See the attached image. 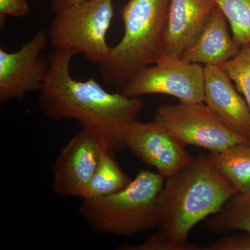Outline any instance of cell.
<instances>
[{"label":"cell","instance_id":"obj_6","mask_svg":"<svg viewBox=\"0 0 250 250\" xmlns=\"http://www.w3.org/2000/svg\"><path fill=\"white\" fill-rule=\"evenodd\" d=\"M154 121L185 147L193 146L219 152L250 141L224 124L204 102L160 105Z\"/></svg>","mask_w":250,"mask_h":250},{"label":"cell","instance_id":"obj_5","mask_svg":"<svg viewBox=\"0 0 250 250\" xmlns=\"http://www.w3.org/2000/svg\"><path fill=\"white\" fill-rule=\"evenodd\" d=\"M113 16V0H85L64 8L54 14L47 33L49 44L54 50L83 54L100 66L111 49L106 34Z\"/></svg>","mask_w":250,"mask_h":250},{"label":"cell","instance_id":"obj_13","mask_svg":"<svg viewBox=\"0 0 250 250\" xmlns=\"http://www.w3.org/2000/svg\"><path fill=\"white\" fill-rule=\"evenodd\" d=\"M228 21L218 6L203 29L182 55L187 62L205 65H219L233 58L241 47L228 30Z\"/></svg>","mask_w":250,"mask_h":250},{"label":"cell","instance_id":"obj_12","mask_svg":"<svg viewBox=\"0 0 250 250\" xmlns=\"http://www.w3.org/2000/svg\"><path fill=\"white\" fill-rule=\"evenodd\" d=\"M215 0H170L165 34V54L182 57L196 40Z\"/></svg>","mask_w":250,"mask_h":250},{"label":"cell","instance_id":"obj_4","mask_svg":"<svg viewBox=\"0 0 250 250\" xmlns=\"http://www.w3.org/2000/svg\"><path fill=\"white\" fill-rule=\"evenodd\" d=\"M165 178L141 170L119 191L84 199L80 214L88 227L101 234L131 237L159 227L158 197Z\"/></svg>","mask_w":250,"mask_h":250},{"label":"cell","instance_id":"obj_19","mask_svg":"<svg viewBox=\"0 0 250 250\" xmlns=\"http://www.w3.org/2000/svg\"><path fill=\"white\" fill-rule=\"evenodd\" d=\"M120 250H201V247L194 243L178 246L167 241L160 233H156L148 239L137 245H123Z\"/></svg>","mask_w":250,"mask_h":250},{"label":"cell","instance_id":"obj_1","mask_svg":"<svg viewBox=\"0 0 250 250\" xmlns=\"http://www.w3.org/2000/svg\"><path fill=\"white\" fill-rule=\"evenodd\" d=\"M72 51L54 50L48 58L49 69L39 95L41 109L52 121L75 120L82 129L96 131L114 149L125 147L123 138L137 121L144 106L141 98L111 93L93 78L77 81L72 77Z\"/></svg>","mask_w":250,"mask_h":250},{"label":"cell","instance_id":"obj_8","mask_svg":"<svg viewBox=\"0 0 250 250\" xmlns=\"http://www.w3.org/2000/svg\"><path fill=\"white\" fill-rule=\"evenodd\" d=\"M107 148L116 150L103 135L82 129L62 147L54 162V193L61 197H75L83 200L100 158Z\"/></svg>","mask_w":250,"mask_h":250},{"label":"cell","instance_id":"obj_15","mask_svg":"<svg viewBox=\"0 0 250 250\" xmlns=\"http://www.w3.org/2000/svg\"><path fill=\"white\" fill-rule=\"evenodd\" d=\"M115 153L116 150L112 148H107L104 152L83 200L111 195L124 188L131 182L118 164Z\"/></svg>","mask_w":250,"mask_h":250},{"label":"cell","instance_id":"obj_7","mask_svg":"<svg viewBox=\"0 0 250 250\" xmlns=\"http://www.w3.org/2000/svg\"><path fill=\"white\" fill-rule=\"evenodd\" d=\"M121 93L129 98L162 94L177 98L179 103H203L205 66L164 54L139 72Z\"/></svg>","mask_w":250,"mask_h":250},{"label":"cell","instance_id":"obj_18","mask_svg":"<svg viewBox=\"0 0 250 250\" xmlns=\"http://www.w3.org/2000/svg\"><path fill=\"white\" fill-rule=\"evenodd\" d=\"M246 100L250 110V44L242 46L233 58L219 65Z\"/></svg>","mask_w":250,"mask_h":250},{"label":"cell","instance_id":"obj_23","mask_svg":"<svg viewBox=\"0 0 250 250\" xmlns=\"http://www.w3.org/2000/svg\"><path fill=\"white\" fill-rule=\"evenodd\" d=\"M245 196V195H244ZM247 197V198H248V199H250V195H248V196H246Z\"/></svg>","mask_w":250,"mask_h":250},{"label":"cell","instance_id":"obj_11","mask_svg":"<svg viewBox=\"0 0 250 250\" xmlns=\"http://www.w3.org/2000/svg\"><path fill=\"white\" fill-rule=\"evenodd\" d=\"M232 80L219 65H205L204 103L229 129L250 140V110Z\"/></svg>","mask_w":250,"mask_h":250},{"label":"cell","instance_id":"obj_10","mask_svg":"<svg viewBox=\"0 0 250 250\" xmlns=\"http://www.w3.org/2000/svg\"><path fill=\"white\" fill-rule=\"evenodd\" d=\"M123 145L165 179L184 168L193 158L184 145L154 120L149 123L137 121L130 125Z\"/></svg>","mask_w":250,"mask_h":250},{"label":"cell","instance_id":"obj_9","mask_svg":"<svg viewBox=\"0 0 250 250\" xmlns=\"http://www.w3.org/2000/svg\"><path fill=\"white\" fill-rule=\"evenodd\" d=\"M48 41V34L40 29L16 52L0 48L1 104L22 100L31 92L40 91L49 69L48 59L41 53Z\"/></svg>","mask_w":250,"mask_h":250},{"label":"cell","instance_id":"obj_17","mask_svg":"<svg viewBox=\"0 0 250 250\" xmlns=\"http://www.w3.org/2000/svg\"><path fill=\"white\" fill-rule=\"evenodd\" d=\"M228 20L233 40L242 47L250 44V0H215Z\"/></svg>","mask_w":250,"mask_h":250},{"label":"cell","instance_id":"obj_16","mask_svg":"<svg viewBox=\"0 0 250 250\" xmlns=\"http://www.w3.org/2000/svg\"><path fill=\"white\" fill-rule=\"evenodd\" d=\"M208 225L217 233H226L233 230L250 233V199L236 194L209 219Z\"/></svg>","mask_w":250,"mask_h":250},{"label":"cell","instance_id":"obj_14","mask_svg":"<svg viewBox=\"0 0 250 250\" xmlns=\"http://www.w3.org/2000/svg\"><path fill=\"white\" fill-rule=\"evenodd\" d=\"M207 156L215 170L237 193L250 195V141Z\"/></svg>","mask_w":250,"mask_h":250},{"label":"cell","instance_id":"obj_3","mask_svg":"<svg viewBox=\"0 0 250 250\" xmlns=\"http://www.w3.org/2000/svg\"><path fill=\"white\" fill-rule=\"evenodd\" d=\"M170 0H128L121 10L123 38L100 65L104 80L118 92L165 54Z\"/></svg>","mask_w":250,"mask_h":250},{"label":"cell","instance_id":"obj_22","mask_svg":"<svg viewBox=\"0 0 250 250\" xmlns=\"http://www.w3.org/2000/svg\"><path fill=\"white\" fill-rule=\"evenodd\" d=\"M85 0H53L52 3V9L54 14L67 6L79 4Z\"/></svg>","mask_w":250,"mask_h":250},{"label":"cell","instance_id":"obj_21","mask_svg":"<svg viewBox=\"0 0 250 250\" xmlns=\"http://www.w3.org/2000/svg\"><path fill=\"white\" fill-rule=\"evenodd\" d=\"M29 14L27 0H0V19L4 24L6 16L26 17Z\"/></svg>","mask_w":250,"mask_h":250},{"label":"cell","instance_id":"obj_2","mask_svg":"<svg viewBox=\"0 0 250 250\" xmlns=\"http://www.w3.org/2000/svg\"><path fill=\"white\" fill-rule=\"evenodd\" d=\"M236 194L207 156L193 157L184 168L165 179L158 197V233L170 243L187 246L192 228L220 211Z\"/></svg>","mask_w":250,"mask_h":250},{"label":"cell","instance_id":"obj_20","mask_svg":"<svg viewBox=\"0 0 250 250\" xmlns=\"http://www.w3.org/2000/svg\"><path fill=\"white\" fill-rule=\"evenodd\" d=\"M201 250H250V233L224 237Z\"/></svg>","mask_w":250,"mask_h":250}]
</instances>
